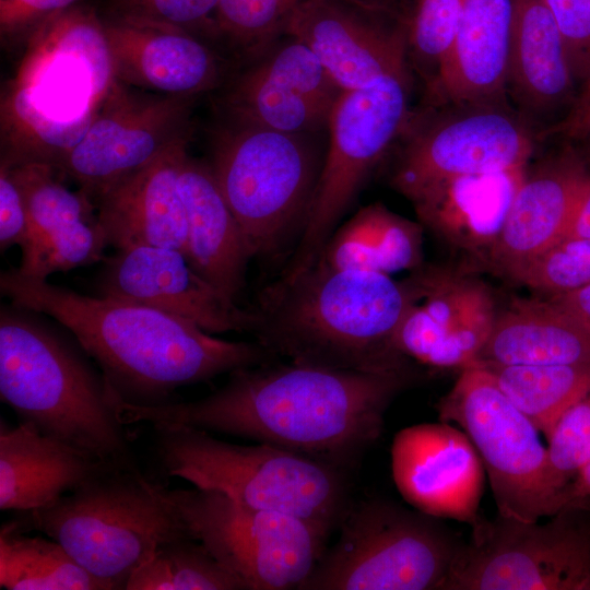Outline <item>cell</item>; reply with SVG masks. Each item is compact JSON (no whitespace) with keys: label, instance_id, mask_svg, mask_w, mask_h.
Listing matches in <instances>:
<instances>
[{"label":"cell","instance_id":"cell-1","mask_svg":"<svg viewBox=\"0 0 590 590\" xmlns=\"http://www.w3.org/2000/svg\"><path fill=\"white\" fill-rule=\"evenodd\" d=\"M410 366L359 371L263 364L229 373L194 401L152 406L120 403L126 424L146 422L203 429L269 444L347 472L378 440L385 414L411 381Z\"/></svg>","mask_w":590,"mask_h":590},{"label":"cell","instance_id":"cell-2","mask_svg":"<svg viewBox=\"0 0 590 590\" xmlns=\"http://www.w3.org/2000/svg\"><path fill=\"white\" fill-rule=\"evenodd\" d=\"M0 291L10 303L66 327L99 367L118 404L168 403L181 387L274 357L257 341L222 340L158 309L83 295L16 269L1 272Z\"/></svg>","mask_w":590,"mask_h":590},{"label":"cell","instance_id":"cell-3","mask_svg":"<svg viewBox=\"0 0 590 590\" xmlns=\"http://www.w3.org/2000/svg\"><path fill=\"white\" fill-rule=\"evenodd\" d=\"M414 297L409 279L314 264L266 287L250 308V334L274 357L359 371L410 366L394 345Z\"/></svg>","mask_w":590,"mask_h":590},{"label":"cell","instance_id":"cell-4","mask_svg":"<svg viewBox=\"0 0 590 590\" xmlns=\"http://www.w3.org/2000/svg\"><path fill=\"white\" fill-rule=\"evenodd\" d=\"M0 398L42 434L140 470L118 400L96 363L61 323L10 302L0 307Z\"/></svg>","mask_w":590,"mask_h":590},{"label":"cell","instance_id":"cell-5","mask_svg":"<svg viewBox=\"0 0 590 590\" xmlns=\"http://www.w3.org/2000/svg\"><path fill=\"white\" fill-rule=\"evenodd\" d=\"M103 20L71 7L40 22L1 102V163L55 168L83 139L115 87Z\"/></svg>","mask_w":590,"mask_h":590},{"label":"cell","instance_id":"cell-6","mask_svg":"<svg viewBox=\"0 0 590 590\" xmlns=\"http://www.w3.org/2000/svg\"><path fill=\"white\" fill-rule=\"evenodd\" d=\"M163 472L233 500L288 514L331 532L347 507L346 472L269 444L239 445L189 426L155 424Z\"/></svg>","mask_w":590,"mask_h":590},{"label":"cell","instance_id":"cell-7","mask_svg":"<svg viewBox=\"0 0 590 590\" xmlns=\"http://www.w3.org/2000/svg\"><path fill=\"white\" fill-rule=\"evenodd\" d=\"M13 519L57 541L86 571L113 589L164 543L187 535L163 486L120 467L90 477L55 503Z\"/></svg>","mask_w":590,"mask_h":590},{"label":"cell","instance_id":"cell-8","mask_svg":"<svg viewBox=\"0 0 590 590\" xmlns=\"http://www.w3.org/2000/svg\"><path fill=\"white\" fill-rule=\"evenodd\" d=\"M310 135L225 121L210 132L206 162L251 258L299 239L324 158Z\"/></svg>","mask_w":590,"mask_h":590},{"label":"cell","instance_id":"cell-9","mask_svg":"<svg viewBox=\"0 0 590 590\" xmlns=\"http://www.w3.org/2000/svg\"><path fill=\"white\" fill-rule=\"evenodd\" d=\"M339 524L300 590H444L463 543L438 518L381 498Z\"/></svg>","mask_w":590,"mask_h":590},{"label":"cell","instance_id":"cell-10","mask_svg":"<svg viewBox=\"0 0 590 590\" xmlns=\"http://www.w3.org/2000/svg\"><path fill=\"white\" fill-rule=\"evenodd\" d=\"M411 69L342 91L328 120L329 142L308 215L280 278L311 268L364 182L412 117Z\"/></svg>","mask_w":590,"mask_h":590},{"label":"cell","instance_id":"cell-11","mask_svg":"<svg viewBox=\"0 0 590 590\" xmlns=\"http://www.w3.org/2000/svg\"><path fill=\"white\" fill-rule=\"evenodd\" d=\"M437 410L440 421L456 424L475 447L497 514L538 521L565 508L539 429L484 366L474 362L461 369Z\"/></svg>","mask_w":590,"mask_h":590},{"label":"cell","instance_id":"cell-12","mask_svg":"<svg viewBox=\"0 0 590 590\" xmlns=\"http://www.w3.org/2000/svg\"><path fill=\"white\" fill-rule=\"evenodd\" d=\"M187 533L201 542L247 590H300L330 533L308 520L259 509L210 489H168Z\"/></svg>","mask_w":590,"mask_h":590},{"label":"cell","instance_id":"cell-13","mask_svg":"<svg viewBox=\"0 0 590 590\" xmlns=\"http://www.w3.org/2000/svg\"><path fill=\"white\" fill-rule=\"evenodd\" d=\"M548 518L481 517L444 590H590V502Z\"/></svg>","mask_w":590,"mask_h":590},{"label":"cell","instance_id":"cell-14","mask_svg":"<svg viewBox=\"0 0 590 590\" xmlns=\"http://www.w3.org/2000/svg\"><path fill=\"white\" fill-rule=\"evenodd\" d=\"M436 106L437 113L412 115L401 135L390 181L410 201L451 178L527 167L539 134L508 103Z\"/></svg>","mask_w":590,"mask_h":590},{"label":"cell","instance_id":"cell-15","mask_svg":"<svg viewBox=\"0 0 590 590\" xmlns=\"http://www.w3.org/2000/svg\"><path fill=\"white\" fill-rule=\"evenodd\" d=\"M192 99L135 94L117 82L57 172L73 179L95 205L116 181L190 137Z\"/></svg>","mask_w":590,"mask_h":590},{"label":"cell","instance_id":"cell-16","mask_svg":"<svg viewBox=\"0 0 590 590\" xmlns=\"http://www.w3.org/2000/svg\"><path fill=\"white\" fill-rule=\"evenodd\" d=\"M217 91L221 121L309 134L328 127L342 93L312 50L287 34Z\"/></svg>","mask_w":590,"mask_h":590},{"label":"cell","instance_id":"cell-17","mask_svg":"<svg viewBox=\"0 0 590 590\" xmlns=\"http://www.w3.org/2000/svg\"><path fill=\"white\" fill-rule=\"evenodd\" d=\"M411 278L414 297L394 338L400 356L438 369L476 362L497 316L488 287L440 269L421 267Z\"/></svg>","mask_w":590,"mask_h":590},{"label":"cell","instance_id":"cell-18","mask_svg":"<svg viewBox=\"0 0 590 590\" xmlns=\"http://www.w3.org/2000/svg\"><path fill=\"white\" fill-rule=\"evenodd\" d=\"M285 34L306 44L342 91L411 69L406 19L351 0H302Z\"/></svg>","mask_w":590,"mask_h":590},{"label":"cell","instance_id":"cell-19","mask_svg":"<svg viewBox=\"0 0 590 590\" xmlns=\"http://www.w3.org/2000/svg\"><path fill=\"white\" fill-rule=\"evenodd\" d=\"M97 291L188 320L209 333L250 334L253 314L203 279L177 249L139 246L104 258Z\"/></svg>","mask_w":590,"mask_h":590},{"label":"cell","instance_id":"cell-20","mask_svg":"<svg viewBox=\"0 0 590 590\" xmlns=\"http://www.w3.org/2000/svg\"><path fill=\"white\" fill-rule=\"evenodd\" d=\"M391 472L414 509L471 527L480 520L485 469L460 427L440 421L399 430L391 445Z\"/></svg>","mask_w":590,"mask_h":590},{"label":"cell","instance_id":"cell-21","mask_svg":"<svg viewBox=\"0 0 590 590\" xmlns=\"http://www.w3.org/2000/svg\"><path fill=\"white\" fill-rule=\"evenodd\" d=\"M117 82L156 94L194 98L217 91L235 70L220 50L174 25L103 20Z\"/></svg>","mask_w":590,"mask_h":590},{"label":"cell","instance_id":"cell-22","mask_svg":"<svg viewBox=\"0 0 590 590\" xmlns=\"http://www.w3.org/2000/svg\"><path fill=\"white\" fill-rule=\"evenodd\" d=\"M589 179L586 157L571 143L527 172L485 266L514 280L560 241Z\"/></svg>","mask_w":590,"mask_h":590},{"label":"cell","instance_id":"cell-23","mask_svg":"<svg viewBox=\"0 0 590 590\" xmlns=\"http://www.w3.org/2000/svg\"><path fill=\"white\" fill-rule=\"evenodd\" d=\"M189 138L122 177L95 201L109 246L173 248L186 256L187 220L179 190V167Z\"/></svg>","mask_w":590,"mask_h":590},{"label":"cell","instance_id":"cell-24","mask_svg":"<svg viewBox=\"0 0 590 590\" xmlns=\"http://www.w3.org/2000/svg\"><path fill=\"white\" fill-rule=\"evenodd\" d=\"M581 87L563 35L543 0H515L507 69V95L545 135L575 106Z\"/></svg>","mask_w":590,"mask_h":590},{"label":"cell","instance_id":"cell-25","mask_svg":"<svg viewBox=\"0 0 590 590\" xmlns=\"http://www.w3.org/2000/svg\"><path fill=\"white\" fill-rule=\"evenodd\" d=\"M515 0H464L451 50L434 85V105L508 103Z\"/></svg>","mask_w":590,"mask_h":590},{"label":"cell","instance_id":"cell-26","mask_svg":"<svg viewBox=\"0 0 590 590\" xmlns=\"http://www.w3.org/2000/svg\"><path fill=\"white\" fill-rule=\"evenodd\" d=\"M527 167L451 178L411 202L422 225L455 250L485 264Z\"/></svg>","mask_w":590,"mask_h":590},{"label":"cell","instance_id":"cell-27","mask_svg":"<svg viewBox=\"0 0 590 590\" xmlns=\"http://www.w3.org/2000/svg\"><path fill=\"white\" fill-rule=\"evenodd\" d=\"M109 467L118 465L44 435L30 424L10 426L0 421L2 511L46 507Z\"/></svg>","mask_w":590,"mask_h":590},{"label":"cell","instance_id":"cell-28","mask_svg":"<svg viewBox=\"0 0 590 590\" xmlns=\"http://www.w3.org/2000/svg\"><path fill=\"white\" fill-rule=\"evenodd\" d=\"M179 190L186 211L189 263L236 302L245 288L251 256L208 162L192 157L188 150L180 162Z\"/></svg>","mask_w":590,"mask_h":590},{"label":"cell","instance_id":"cell-29","mask_svg":"<svg viewBox=\"0 0 590 590\" xmlns=\"http://www.w3.org/2000/svg\"><path fill=\"white\" fill-rule=\"evenodd\" d=\"M476 362L499 365L590 363V329L547 300L515 298L495 318Z\"/></svg>","mask_w":590,"mask_h":590},{"label":"cell","instance_id":"cell-30","mask_svg":"<svg viewBox=\"0 0 590 590\" xmlns=\"http://www.w3.org/2000/svg\"><path fill=\"white\" fill-rule=\"evenodd\" d=\"M422 224L371 203L334 229L316 263L387 275L415 271L422 267Z\"/></svg>","mask_w":590,"mask_h":590},{"label":"cell","instance_id":"cell-31","mask_svg":"<svg viewBox=\"0 0 590 590\" xmlns=\"http://www.w3.org/2000/svg\"><path fill=\"white\" fill-rule=\"evenodd\" d=\"M12 519L0 529V587L7 590H110L51 538L27 535Z\"/></svg>","mask_w":590,"mask_h":590},{"label":"cell","instance_id":"cell-32","mask_svg":"<svg viewBox=\"0 0 590 590\" xmlns=\"http://www.w3.org/2000/svg\"><path fill=\"white\" fill-rule=\"evenodd\" d=\"M547 439L560 416L590 393V363L499 365L477 362Z\"/></svg>","mask_w":590,"mask_h":590},{"label":"cell","instance_id":"cell-33","mask_svg":"<svg viewBox=\"0 0 590 590\" xmlns=\"http://www.w3.org/2000/svg\"><path fill=\"white\" fill-rule=\"evenodd\" d=\"M126 590H247L189 534L161 545L128 579Z\"/></svg>","mask_w":590,"mask_h":590},{"label":"cell","instance_id":"cell-34","mask_svg":"<svg viewBox=\"0 0 590 590\" xmlns=\"http://www.w3.org/2000/svg\"><path fill=\"white\" fill-rule=\"evenodd\" d=\"M302 0H220L215 47L235 68L263 55L285 34Z\"/></svg>","mask_w":590,"mask_h":590},{"label":"cell","instance_id":"cell-35","mask_svg":"<svg viewBox=\"0 0 590 590\" xmlns=\"http://www.w3.org/2000/svg\"><path fill=\"white\" fill-rule=\"evenodd\" d=\"M10 168L26 204L31 228L27 245L71 224L97 216L94 203L82 191L69 190L57 178L54 166L25 163Z\"/></svg>","mask_w":590,"mask_h":590},{"label":"cell","instance_id":"cell-36","mask_svg":"<svg viewBox=\"0 0 590 590\" xmlns=\"http://www.w3.org/2000/svg\"><path fill=\"white\" fill-rule=\"evenodd\" d=\"M464 0H411L406 14L408 59L428 90L453 45Z\"/></svg>","mask_w":590,"mask_h":590},{"label":"cell","instance_id":"cell-37","mask_svg":"<svg viewBox=\"0 0 590 590\" xmlns=\"http://www.w3.org/2000/svg\"><path fill=\"white\" fill-rule=\"evenodd\" d=\"M107 246V235L96 216L32 241L21 250L16 270L27 278L47 280L55 272L104 260Z\"/></svg>","mask_w":590,"mask_h":590},{"label":"cell","instance_id":"cell-38","mask_svg":"<svg viewBox=\"0 0 590 590\" xmlns=\"http://www.w3.org/2000/svg\"><path fill=\"white\" fill-rule=\"evenodd\" d=\"M514 280L551 296L590 284V238L558 241L528 263Z\"/></svg>","mask_w":590,"mask_h":590},{"label":"cell","instance_id":"cell-39","mask_svg":"<svg viewBox=\"0 0 590 590\" xmlns=\"http://www.w3.org/2000/svg\"><path fill=\"white\" fill-rule=\"evenodd\" d=\"M546 440L553 483L565 505L566 486L590 461V393L560 416Z\"/></svg>","mask_w":590,"mask_h":590},{"label":"cell","instance_id":"cell-40","mask_svg":"<svg viewBox=\"0 0 590 590\" xmlns=\"http://www.w3.org/2000/svg\"><path fill=\"white\" fill-rule=\"evenodd\" d=\"M108 1L111 9V17L178 26L215 47V15L220 0Z\"/></svg>","mask_w":590,"mask_h":590},{"label":"cell","instance_id":"cell-41","mask_svg":"<svg viewBox=\"0 0 590 590\" xmlns=\"http://www.w3.org/2000/svg\"><path fill=\"white\" fill-rule=\"evenodd\" d=\"M566 45L576 79L582 88L590 81V0H543Z\"/></svg>","mask_w":590,"mask_h":590},{"label":"cell","instance_id":"cell-42","mask_svg":"<svg viewBox=\"0 0 590 590\" xmlns=\"http://www.w3.org/2000/svg\"><path fill=\"white\" fill-rule=\"evenodd\" d=\"M31 228L23 193L9 165H0V249L22 250L28 244Z\"/></svg>","mask_w":590,"mask_h":590},{"label":"cell","instance_id":"cell-43","mask_svg":"<svg viewBox=\"0 0 590 590\" xmlns=\"http://www.w3.org/2000/svg\"><path fill=\"white\" fill-rule=\"evenodd\" d=\"M80 0H0L1 34L28 36L45 19L73 7Z\"/></svg>","mask_w":590,"mask_h":590},{"label":"cell","instance_id":"cell-44","mask_svg":"<svg viewBox=\"0 0 590 590\" xmlns=\"http://www.w3.org/2000/svg\"><path fill=\"white\" fill-rule=\"evenodd\" d=\"M554 132L562 133L574 145L579 144L590 156V81L582 86L567 117L547 134Z\"/></svg>","mask_w":590,"mask_h":590},{"label":"cell","instance_id":"cell-45","mask_svg":"<svg viewBox=\"0 0 590 590\" xmlns=\"http://www.w3.org/2000/svg\"><path fill=\"white\" fill-rule=\"evenodd\" d=\"M550 299L590 329V284L567 293L553 295Z\"/></svg>","mask_w":590,"mask_h":590},{"label":"cell","instance_id":"cell-46","mask_svg":"<svg viewBox=\"0 0 590 590\" xmlns=\"http://www.w3.org/2000/svg\"><path fill=\"white\" fill-rule=\"evenodd\" d=\"M573 238H590V179L563 237V239Z\"/></svg>","mask_w":590,"mask_h":590},{"label":"cell","instance_id":"cell-47","mask_svg":"<svg viewBox=\"0 0 590 590\" xmlns=\"http://www.w3.org/2000/svg\"><path fill=\"white\" fill-rule=\"evenodd\" d=\"M565 508L590 502V461L575 475L564 492Z\"/></svg>","mask_w":590,"mask_h":590},{"label":"cell","instance_id":"cell-48","mask_svg":"<svg viewBox=\"0 0 590 590\" xmlns=\"http://www.w3.org/2000/svg\"><path fill=\"white\" fill-rule=\"evenodd\" d=\"M368 9L388 12L406 19L411 0H351Z\"/></svg>","mask_w":590,"mask_h":590}]
</instances>
